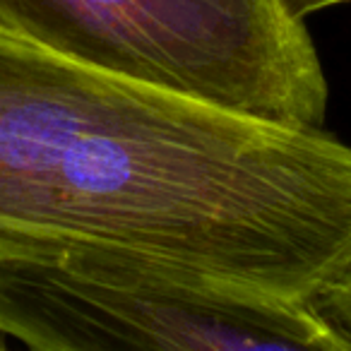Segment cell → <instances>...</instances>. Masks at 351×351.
Listing matches in <instances>:
<instances>
[{
  "mask_svg": "<svg viewBox=\"0 0 351 351\" xmlns=\"http://www.w3.org/2000/svg\"><path fill=\"white\" fill-rule=\"evenodd\" d=\"M0 263L311 303L351 267V147L0 32Z\"/></svg>",
  "mask_w": 351,
  "mask_h": 351,
  "instance_id": "6da1fadb",
  "label": "cell"
},
{
  "mask_svg": "<svg viewBox=\"0 0 351 351\" xmlns=\"http://www.w3.org/2000/svg\"><path fill=\"white\" fill-rule=\"evenodd\" d=\"M0 32L274 125L327 116L311 32L279 0H0Z\"/></svg>",
  "mask_w": 351,
  "mask_h": 351,
  "instance_id": "7a4b0ae2",
  "label": "cell"
},
{
  "mask_svg": "<svg viewBox=\"0 0 351 351\" xmlns=\"http://www.w3.org/2000/svg\"><path fill=\"white\" fill-rule=\"evenodd\" d=\"M0 335L34 351H341L311 303L99 265L0 263Z\"/></svg>",
  "mask_w": 351,
  "mask_h": 351,
  "instance_id": "3957f363",
  "label": "cell"
},
{
  "mask_svg": "<svg viewBox=\"0 0 351 351\" xmlns=\"http://www.w3.org/2000/svg\"><path fill=\"white\" fill-rule=\"evenodd\" d=\"M320 322L335 335L341 351H351V267L311 301Z\"/></svg>",
  "mask_w": 351,
  "mask_h": 351,
  "instance_id": "277c9868",
  "label": "cell"
},
{
  "mask_svg": "<svg viewBox=\"0 0 351 351\" xmlns=\"http://www.w3.org/2000/svg\"><path fill=\"white\" fill-rule=\"evenodd\" d=\"M339 3H349V0H279V5L284 8V12L298 22H303L313 12L339 5Z\"/></svg>",
  "mask_w": 351,
  "mask_h": 351,
  "instance_id": "5b68a950",
  "label": "cell"
},
{
  "mask_svg": "<svg viewBox=\"0 0 351 351\" xmlns=\"http://www.w3.org/2000/svg\"><path fill=\"white\" fill-rule=\"evenodd\" d=\"M0 349H3V344H0Z\"/></svg>",
  "mask_w": 351,
  "mask_h": 351,
  "instance_id": "8992f818",
  "label": "cell"
}]
</instances>
